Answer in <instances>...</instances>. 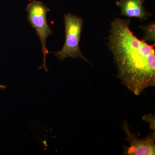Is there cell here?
I'll return each instance as SVG.
<instances>
[{
    "instance_id": "6da1fadb",
    "label": "cell",
    "mask_w": 155,
    "mask_h": 155,
    "mask_svg": "<svg viewBox=\"0 0 155 155\" xmlns=\"http://www.w3.org/2000/svg\"><path fill=\"white\" fill-rule=\"evenodd\" d=\"M130 19L111 23L108 48L118 68L117 77L136 95L155 85L154 45L140 40L130 30Z\"/></svg>"
},
{
    "instance_id": "7a4b0ae2",
    "label": "cell",
    "mask_w": 155,
    "mask_h": 155,
    "mask_svg": "<svg viewBox=\"0 0 155 155\" xmlns=\"http://www.w3.org/2000/svg\"><path fill=\"white\" fill-rule=\"evenodd\" d=\"M83 22L82 18L76 15L71 14L64 15L66 41L63 48L60 51L54 53V56L60 61H64L69 58L73 59L80 58L91 64L83 55L79 47Z\"/></svg>"
},
{
    "instance_id": "3957f363",
    "label": "cell",
    "mask_w": 155,
    "mask_h": 155,
    "mask_svg": "<svg viewBox=\"0 0 155 155\" xmlns=\"http://www.w3.org/2000/svg\"><path fill=\"white\" fill-rule=\"evenodd\" d=\"M25 10L28 13V21L35 29L36 35L41 43L43 61L42 66L38 69L44 68L48 72L46 58L49 52L46 47V41L48 38L53 34L52 30L49 26L47 20V14L50 11V9L40 1L34 0L28 4Z\"/></svg>"
},
{
    "instance_id": "277c9868",
    "label": "cell",
    "mask_w": 155,
    "mask_h": 155,
    "mask_svg": "<svg viewBox=\"0 0 155 155\" xmlns=\"http://www.w3.org/2000/svg\"><path fill=\"white\" fill-rule=\"evenodd\" d=\"M122 128L127 136L126 140L130 146L126 147L123 154L151 155L155 154V131L143 139H139L131 133L127 122H124Z\"/></svg>"
},
{
    "instance_id": "5b68a950",
    "label": "cell",
    "mask_w": 155,
    "mask_h": 155,
    "mask_svg": "<svg viewBox=\"0 0 155 155\" xmlns=\"http://www.w3.org/2000/svg\"><path fill=\"white\" fill-rule=\"evenodd\" d=\"M121 8L122 16L137 17L146 20V13L140 0H119L116 2Z\"/></svg>"
},
{
    "instance_id": "8992f818",
    "label": "cell",
    "mask_w": 155,
    "mask_h": 155,
    "mask_svg": "<svg viewBox=\"0 0 155 155\" xmlns=\"http://www.w3.org/2000/svg\"><path fill=\"white\" fill-rule=\"evenodd\" d=\"M140 28L144 31V38L145 40L155 42V25L154 22L149 25L140 26Z\"/></svg>"
},
{
    "instance_id": "52a82bcc",
    "label": "cell",
    "mask_w": 155,
    "mask_h": 155,
    "mask_svg": "<svg viewBox=\"0 0 155 155\" xmlns=\"http://www.w3.org/2000/svg\"><path fill=\"white\" fill-rule=\"evenodd\" d=\"M143 120L150 123V128L155 131V116L152 114L145 115L143 117Z\"/></svg>"
},
{
    "instance_id": "ba28073f",
    "label": "cell",
    "mask_w": 155,
    "mask_h": 155,
    "mask_svg": "<svg viewBox=\"0 0 155 155\" xmlns=\"http://www.w3.org/2000/svg\"><path fill=\"white\" fill-rule=\"evenodd\" d=\"M6 87H7L5 86V85L0 84V89H4L6 88Z\"/></svg>"
},
{
    "instance_id": "9c48e42d",
    "label": "cell",
    "mask_w": 155,
    "mask_h": 155,
    "mask_svg": "<svg viewBox=\"0 0 155 155\" xmlns=\"http://www.w3.org/2000/svg\"><path fill=\"white\" fill-rule=\"evenodd\" d=\"M140 1H141V2L142 3L143 2H144L145 0H140Z\"/></svg>"
}]
</instances>
